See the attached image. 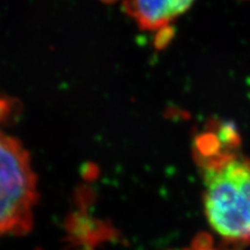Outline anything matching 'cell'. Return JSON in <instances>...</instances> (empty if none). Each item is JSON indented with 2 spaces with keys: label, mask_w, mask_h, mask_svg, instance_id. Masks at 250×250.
<instances>
[{
  "label": "cell",
  "mask_w": 250,
  "mask_h": 250,
  "mask_svg": "<svg viewBox=\"0 0 250 250\" xmlns=\"http://www.w3.org/2000/svg\"><path fill=\"white\" fill-rule=\"evenodd\" d=\"M36 175L19 140L0 131V235H22L33 227Z\"/></svg>",
  "instance_id": "7a4b0ae2"
},
{
  "label": "cell",
  "mask_w": 250,
  "mask_h": 250,
  "mask_svg": "<svg viewBox=\"0 0 250 250\" xmlns=\"http://www.w3.org/2000/svg\"><path fill=\"white\" fill-rule=\"evenodd\" d=\"M192 6L187 0H164V1H125L124 11L138 23L144 30H166L171 21Z\"/></svg>",
  "instance_id": "3957f363"
},
{
  "label": "cell",
  "mask_w": 250,
  "mask_h": 250,
  "mask_svg": "<svg viewBox=\"0 0 250 250\" xmlns=\"http://www.w3.org/2000/svg\"><path fill=\"white\" fill-rule=\"evenodd\" d=\"M184 250H226V249H221L215 246L211 235H208V234L206 233H201L195 237V240L191 242V245Z\"/></svg>",
  "instance_id": "277c9868"
},
{
  "label": "cell",
  "mask_w": 250,
  "mask_h": 250,
  "mask_svg": "<svg viewBox=\"0 0 250 250\" xmlns=\"http://www.w3.org/2000/svg\"><path fill=\"white\" fill-rule=\"evenodd\" d=\"M204 176V212L228 242L250 243V159L235 151L197 154Z\"/></svg>",
  "instance_id": "6da1fadb"
}]
</instances>
